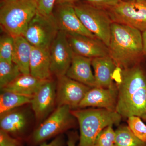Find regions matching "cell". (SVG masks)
<instances>
[{
    "instance_id": "cell-33",
    "label": "cell",
    "mask_w": 146,
    "mask_h": 146,
    "mask_svg": "<svg viewBox=\"0 0 146 146\" xmlns=\"http://www.w3.org/2000/svg\"><path fill=\"white\" fill-rule=\"evenodd\" d=\"M78 1V0H57L56 5L65 3L73 4Z\"/></svg>"
},
{
    "instance_id": "cell-2",
    "label": "cell",
    "mask_w": 146,
    "mask_h": 146,
    "mask_svg": "<svg viewBox=\"0 0 146 146\" xmlns=\"http://www.w3.org/2000/svg\"><path fill=\"white\" fill-rule=\"evenodd\" d=\"M109 56L122 70L145 63L142 32L135 28L112 23L108 47Z\"/></svg>"
},
{
    "instance_id": "cell-5",
    "label": "cell",
    "mask_w": 146,
    "mask_h": 146,
    "mask_svg": "<svg viewBox=\"0 0 146 146\" xmlns=\"http://www.w3.org/2000/svg\"><path fill=\"white\" fill-rule=\"evenodd\" d=\"M74 5L84 27L108 47L112 21L106 11L84 3Z\"/></svg>"
},
{
    "instance_id": "cell-20",
    "label": "cell",
    "mask_w": 146,
    "mask_h": 146,
    "mask_svg": "<svg viewBox=\"0 0 146 146\" xmlns=\"http://www.w3.org/2000/svg\"><path fill=\"white\" fill-rule=\"evenodd\" d=\"M27 124L26 116L21 110H13L1 115V129L9 134H20L25 130Z\"/></svg>"
},
{
    "instance_id": "cell-23",
    "label": "cell",
    "mask_w": 146,
    "mask_h": 146,
    "mask_svg": "<svg viewBox=\"0 0 146 146\" xmlns=\"http://www.w3.org/2000/svg\"><path fill=\"white\" fill-rule=\"evenodd\" d=\"M22 74L14 63L0 60V88H4Z\"/></svg>"
},
{
    "instance_id": "cell-11",
    "label": "cell",
    "mask_w": 146,
    "mask_h": 146,
    "mask_svg": "<svg viewBox=\"0 0 146 146\" xmlns=\"http://www.w3.org/2000/svg\"><path fill=\"white\" fill-rule=\"evenodd\" d=\"M56 5L57 7L53 15L59 30L66 34H79L97 38L84 26L76 13L74 4Z\"/></svg>"
},
{
    "instance_id": "cell-9",
    "label": "cell",
    "mask_w": 146,
    "mask_h": 146,
    "mask_svg": "<svg viewBox=\"0 0 146 146\" xmlns=\"http://www.w3.org/2000/svg\"><path fill=\"white\" fill-rule=\"evenodd\" d=\"M49 54L52 76L58 78L66 75L74 54L66 33L59 31L50 47Z\"/></svg>"
},
{
    "instance_id": "cell-6",
    "label": "cell",
    "mask_w": 146,
    "mask_h": 146,
    "mask_svg": "<svg viewBox=\"0 0 146 146\" xmlns=\"http://www.w3.org/2000/svg\"><path fill=\"white\" fill-rule=\"evenodd\" d=\"M59 31L53 15L44 16L37 11L22 35L33 46L49 50Z\"/></svg>"
},
{
    "instance_id": "cell-16",
    "label": "cell",
    "mask_w": 146,
    "mask_h": 146,
    "mask_svg": "<svg viewBox=\"0 0 146 146\" xmlns=\"http://www.w3.org/2000/svg\"><path fill=\"white\" fill-rule=\"evenodd\" d=\"M92 66L96 87L110 88L116 85L113 77L117 66L109 56L92 58Z\"/></svg>"
},
{
    "instance_id": "cell-15",
    "label": "cell",
    "mask_w": 146,
    "mask_h": 146,
    "mask_svg": "<svg viewBox=\"0 0 146 146\" xmlns=\"http://www.w3.org/2000/svg\"><path fill=\"white\" fill-rule=\"evenodd\" d=\"M91 66L92 58L74 53L65 76L91 88L96 87Z\"/></svg>"
},
{
    "instance_id": "cell-30",
    "label": "cell",
    "mask_w": 146,
    "mask_h": 146,
    "mask_svg": "<svg viewBox=\"0 0 146 146\" xmlns=\"http://www.w3.org/2000/svg\"><path fill=\"white\" fill-rule=\"evenodd\" d=\"M64 144V140L63 136L60 135L56 137L50 143H47L44 142L40 146H63Z\"/></svg>"
},
{
    "instance_id": "cell-32",
    "label": "cell",
    "mask_w": 146,
    "mask_h": 146,
    "mask_svg": "<svg viewBox=\"0 0 146 146\" xmlns=\"http://www.w3.org/2000/svg\"><path fill=\"white\" fill-rule=\"evenodd\" d=\"M142 39H143V51L145 57L146 58V31L142 32Z\"/></svg>"
},
{
    "instance_id": "cell-19",
    "label": "cell",
    "mask_w": 146,
    "mask_h": 146,
    "mask_svg": "<svg viewBox=\"0 0 146 146\" xmlns=\"http://www.w3.org/2000/svg\"><path fill=\"white\" fill-rule=\"evenodd\" d=\"M14 49L12 62L16 64L22 74H30V60L33 46L23 35L13 37Z\"/></svg>"
},
{
    "instance_id": "cell-17",
    "label": "cell",
    "mask_w": 146,
    "mask_h": 146,
    "mask_svg": "<svg viewBox=\"0 0 146 146\" xmlns=\"http://www.w3.org/2000/svg\"><path fill=\"white\" fill-rule=\"evenodd\" d=\"M29 68L30 74L36 78L43 80L52 78L49 50L33 46Z\"/></svg>"
},
{
    "instance_id": "cell-25",
    "label": "cell",
    "mask_w": 146,
    "mask_h": 146,
    "mask_svg": "<svg viewBox=\"0 0 146 146\" xmlns=\"http://www.w3.org/2000/svg\"><path fill=\"white\" fill-rule=\"evenodd\" d=\"M112 127L110 125L104 129L97 136L93 146H117L116 133Z\"/></svg>"
},
{
    "instance_id": "cell-28",
    "label": "cell",
    "mask_w": 146,
    "mask_h": 146,
    "mask_svg": "<svg viewBox=\"0 0 146 146\" xmlns=\"http://www.w3.org/2000/svg\"><path fill=\"white\" fill-rule=\"evenodd\" d=\"M122 0H84V3L101 9L107 10L117 5Z\"/></svg>"
},
{
    "instance_id": "cell-26",
    "label": "cell",
    "mask_w": 146,
    "mask_h": 146,
    "mask_svg": "<svg viewBox=\"0 0 146 146\" xmlns=\"http://www.w3.org/2000/svg\"><path fill=\"white\" fill-rule=\"evenodd\" d=\"M128 126L133 134L141 141L146 143V125L139 117L132 116L128 118Z\"/></svg>"
},
{
    "instance_id": "cell-3",
    "label": "cell",
    "mask_w": 146,
    "mask_h": 146,
    "mask_svg": "<svg viewBox=\"0 0 146 146\" xmlns=\"http://www.w3.org/2000/svg\"><path fill=\"white\" fill-rule=\"evenodd\" d=\"M80 131L78 146H93L99 133L110 125H119L122 117L116 111L103 108L72 110Z\"/></svg>"
},
{
    "instance_id": "cell-21",
    "label": "cell",
    "mask_w": 146,
    "mask_h": 146,
    "mask_svg": "<svg viewBox=\"0 0 146 146\" xmlns=\"http://www.w3.org/2000/svg\"><path fill=\"white\" fill-rule=\"evenodd\" d=\"M0 95V115L30 103L32 97L11 91H1Z\"/></svg>"
},
{
    "instance_id": "cell-7",
    "label": "cell",
    "mask_w": 146,
    "mask_h": 146,
    "mask_svg": "<svg viewBox=\"0 0 146 146\" xmlns=\"http://www.w3.org/2000/svg\"><path fill=\"white\" fill-rule=\"evenodd\" d=\"M112 23L127 25L146 31V0H122L106 10Z\"/></svg>"
},
{
    "instance_id": "cell-18",
    "label": "cell",
    "mask_w": 146,
    "mask_h": 146,
    "mask_svg": "<svg viewBox=\"0 0 146 146\" xmlns=\"http://www.w3.org/2000/svg\"><path fill=\"white\" fill-rule=\"evenodd\" d=\"M47 80L36 78L30 74H22L11 83L1 89V91H11L33 97Z\"/></svg>"
},
{
    "instance_id": "cell-10",
    "label": "cell",
    "mask_w": 146,
    "mask_h": 146,
    "mask_svg": "<svg viewBox=\"0 0 146 146\" xmlns=\"http://www.w3.org/2000/svg\"><path fill=\"white\" fill-rule=\"evenodd\" d=\"M57 79L56 104L57 106H67L71 110L78 108L85 94L91 87L66 76Z\"/></svg>"
},
{
    "instance_id": "cell-4",
    "label": "cell",
    "mask_w": 146,
    "mask_h": 146,
    "mask_svg": "<svg viewBox=\"0 0 146 146\" xmlns=\"http://www.w3.org/2000/svg\"><path fill=\"white\" fill-rule=\"evenodd\" d=\"M37 11V0H1V27L13 37L23 35Z\"/></svg>"
},
{
    "instance_id": "cell-22",
    "label": "cell",
    "mask_w": 146,
    "mask_h": 146,
    "mask_svg": "<svg viewBox=\"0 0 146 146\" xmlns=\"http://www.w3.org/2000/svg\"><path fill=\"white\" fill-rule=\"evenodd\" d=\"M115 133L117 146H146V143L137 138L128 126H120Z\"/></svg>"
},
{
    "instance_id": "cell-12",
    "label": "cell",
    "mask_w": 146,
    "mask_h": 146,
    "mask_svg": "<svg viewBox=\"0 0 146 146\" xmlns=\"http://www.w3.org/2000/svg\"><path fill=\"white\" fill-rule=\"evenodd\" d=\"M56 82L48 80L32 98L30 104L36 119L42 121L48 116L56 104Z\"/></svg>"
},
{
    "instance_id": "cell-31",
    "label": "cell",
    "mask_w": 146,
    "mask_h": 146,
    "mask_svg": "<svg viewBox=\"0 0 146 146\" xmlns=\"http://www.w3.org/2000/svg\"><path fill=\"white\" fill-rule=\"evenodd\" d=\"M78 139L77 134L74 132L70 133L68 135V146H76V143Z\"/></svg>"
},
{
    "instance_id": "cell-27",
    "label": "cell",
    "mask_w": 146,
    "mask_h": 146,
    "mask_svg": "<svg viewBox=\"0 0 146 146\" xmlns=\"http://www.w3.org/2000/svg\"><path fill=\"white\" fill-rule=\"evenodd\" d=\"M57 0H37V12L46 16L53 15Z\"/></svg>"
},
{
    "instance_id": "cell-24",
    "label": "cell",
    "mask_w": 146,
    "mask_h": 146,
    "mask_svg": "<svg viewBox=\"0 0 146 146\" xmlns=\"http://www.w3.org/2000/svg\"><path fill=\"white\" fill-rule=\"evenodd\" d=\"M13 49L14 38L6 33L0 39V60L12 63Z\"/></svg>"
},
{
    "instance_id": "cell-29",
    "label": "cell",
    "mask_w": 146,
    "mask_h": 146,
    "mask_svg": "<svg viewBox=\"0 0 146 146\" xmlns=\"http://www.w3.org/2000/svg\"><path fill=\"white\" fill-rule=\"evenodd\" d=\"M0 146H18V141L7 132L0 130Z\"/></svg>"
},
{
    "instance_id": "cell-13",
    "label": "cell",
    "mask_w": 146,
    "mask_h": 146,
    "mask_svg": "<svg viewBox=\"0 0 146 146\" xmlns=\"http://www.w3.org/2000/svg\"><path fill=\"white\" fill-rule=\"evenodd\" d=\"M73 52L76 54L93 58L109 56L108 47L97 38L76 34H66Z\"/></svg>"
},
{
    "instance_id": "cell-1",
    "label": "cell",
    "mask_w": 146,
    "mask_h": 146,
    "mask_svg": "<svg viewBox=\"0 0 146 146\" xmlns=\"http://www.w3.org/2000/svg\"><path fill=\"white\" fill-rule=\"evenodd\" d=\"M118 89L116 111L122 118L136 116L146 121V67L145 63L115 75Z\"/></svg>"
},
{
    "instance_id": "cell-8",
    "label": "cell",
    "mask_w": 146,
    "mask_h": 146,
    "mask_svg": "<svg viewBox=\"0 0 146 146\" xmlns=\"http://www.w3.org/2000/svg\"><path fill=\"white\" fill-rule=\"evenodd\" d=\"M75 119L69 106H57L51 115L34 131L32 141L34 144L42 143L47 139L70 128L74 125Z\"/></svg>"
},
{
    "instance_id": "cell-14",
    "label": "cell",
    "mask_w": 146,
    "mask_h": 146,
    "mask_svg": "<svg viewBox=\"0 0 146 146\" xmlns=\"http://www.w3.org/2000/svg\"><path fill=\"white\" fill-rule=\"evenodd\" d=\"M117 85L110 88H91L79 105V108L96 107L116 111L118 99Z\"/></svg>"
}]
</instances>
